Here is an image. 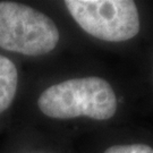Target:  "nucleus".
I'll list each match as a JSON object with an SVG mask.
<instances>
[{
    "label": "nucleus",
    "mask_w": 153,
    "mask_h": 153,
    "mask_svg": "<svg viewBox=\"0 0 153 153\" xmlns=\"http://www.w3.org/2000/svg\"><path fill=\"white\" fill-rule=\"evenodd\" d=\"M59 30L45 14L14 1L0 2V48L25 56H43L59 42Z\"/></svg>",
    "instance_id": "obj_2"
},
{
    "label": "nucleus",
    "mask_w": 153,
    "mask_h": 153,
    "mask_svg": "<svg viewBox=\"0 0 153 153\" xmlns=\"http://www.w3.org/2000/svg\"><path fill=\"white\" fill-rule=\"evenodd\" d=\"M18 73L14 62L0 55V114L10 107L16 94Z\"/></svg>",
    "instance_id": "obj_4"
},
{
    "label": "nucleus",
    "mask_w": 153,
    "mask_h": 153,
    "mask_svg": "<svg viewBox=\"0 0 153 153\" xmlns=\"http://www.w3.org/2000/svg\"><path fill=\"white\" fill-rule=\"evenodd\" d=\"M103 153H153V148L145 144H126L114 145L108 148Z\"/></svg>",
    "instance_id": "obj_5"
},
{
    "label": "nucleus",
    "mask_w": 153,
    "mask_h": 153,
    "mask_svg": "<svg viewBox=\"0 0 153 153\" xmlns=\"http://www.w3.org/2000/svg\"><path fill=\"white\" fill-rule=\"evenodd\" d=\"M65 5L81 27L94 38L121 42L140 32V16L131 0H67Z\"/></svg>",
    "instance_id": "obj_3"
},
{
    "label": "nucleus",
    "mask_w": 153,
    "mask_h": 153,
    "mask_svg": "<svg viewBox=\"0 0 153 153\" xmlns=\"http://www.w3.org/2000/svg\"><path fill=\"white\" fill-rule=\"evenodd\" d=\"M42 114L55 119L88 117L107 120L117 110V99L109 83L95 76L71 78L45 88L39 97Z\"/></svg>",
    "instance_id": "obj_1"
}]
</instances>
